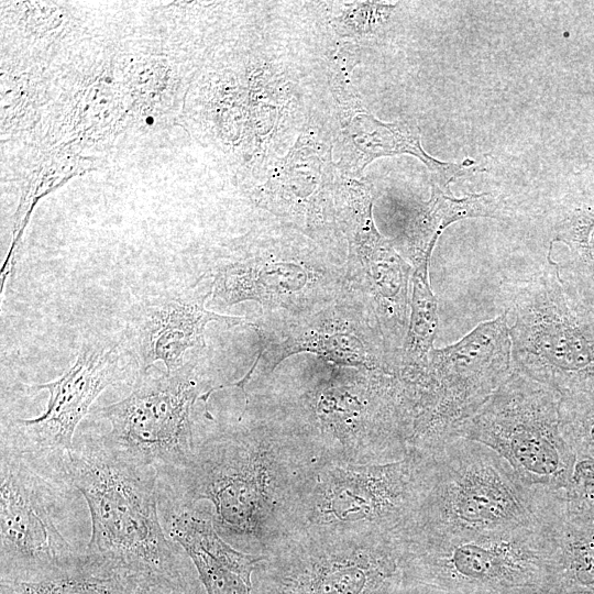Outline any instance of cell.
<instances>
[{"mask_svg":"<svg viewBox=\"0 0 594 594\" xmlns=\"http://www.w3.org/2000/svg\"><path fill=\"white\" fill-rule=\"evenodd\" d=\"M317 463L268 407L195 444L182 469L158 479L162 516L208 501L217 534L239 551L270 557L289 540L300 491Z\"/></svg>","mask_w":594,"mask_h":594,"instance_id":"cell-1","label":"cell"},{"mask_svg":"<svg viewBox=\"0 0 594 594\" xmlns=\"http://www.w3.org/2000/svg\"><path fill=\"white\" fill-rule=\"evenodd\" d=\"M328 364L283 391L268 408L317 464L405 458L409 425L398 376Z\"/></svg>","mask_w":594,"mask_h":594,"instance_id":"cell-2","label":"cell"},{"mask_svg":"<svg viewBox=\"0 0 594 594\" xmlns=\"http://www.w3.org/2000/svg\"><path fill=\"white\" fill-rule=\"evenodd\" d=\"M66 470L90 513L86 552L201 592L190 558L161 524L154 469L122 458L99 439H85L74 442Z\"/></svg>","mask_w":594,"mask_h":594,"instance_id":"cell-3","label":"cell"},{"mask_svg":"<svg viewBox=\"0 0 594 594\" xmlns=\"http://www.w3.org/2000/svg\"><path fill=\"white\" fill-rule=\"evenodd\" d=\"M422 497L399 541H450L540 526L558 514L561 498L526 485L488 447L454 438L426 454Z\"/></svg>","mask_w":594,"mask_h":594,"instance_id":"cell-4","label":"cell"},{"mask_svg":"<svg viewBox=\"0 0 594 594\" xmlns=\"http://www.w3.org/2000/svg\"><path fill=\"white\" fill-rule=\"evenodd\" d=\"M427 469L417 451L389 462L316 464L297 499L288 542L397 535L422 497Z\"/></svg>","mask_w":594,"mask_h":594,"instance_id":"cell-5","label":"cell"},{"mask_svg":"<svg viewBox=\"0 0 594 594\" xmlns=\"http://www.w3.org/2000/svg\"><path fill=\"white\" fill-rule=\"evenodd\" d=\"M557 516L540 526L458 540H396L402 573L443 594H551L559 585Z\"/></svg>","mask_w":594,"mask_h":594,"instance_id":"cell-6","label":"cell"},{"mask_svg":"<svg viewBox=\"0 0 594 594\" xmlns=\"http://www.w3.org/2000/svg\"><path fill=\"white\" fill-rule=\"evenodd\" d=\"M562 399L542 383L506 378L459 428L457 438L482 443L528 486L561 495L575 464L564 436Z\"/></svg>","mask_w":594,"mask_h":594,"instance_id":"cell-7","label":"cell"},{"mask_svg":"<svg viewBox=\"0 0 594 594\" xmlns=\"http://www.w3.org/2000/svg\"><path fill=\"white\" fill-rule=\"evenodd\" d=\"M75 491L66 463L0 449V581L42 576L81 552L58 527Z\"/></svg>","mask_w":594,"mask_h":594,"instance_id":"cell-8","label":"cell"},{"mask_svg":"<svg viewBox=\"0 0 594 594\" xmlns=\"http://www.w3.org/2000/svg\"><path fill=\"white\" fill-rule=\"evenodd\" d=\"M208 385L196 362L139 372L127 397L100 409L110 429L99 440L158 479L182 469L195 451L191 410L198 398L207 403Z\"/></svg>","mask_w":594,"mask_h":594,"instance_id":"cell-9","label":"cell"},{"mask_svg":"<svg viewBox=\"0 0 594 594\" xmlns=\"http://www.w3.org/2000/svg\"><path fill=\"white\" fill-rule=\"evenodd\" d=\"M210 288L212 302L231 307L255 301L264 317L310 314L349 292L344 264L276 240L218 265Z\"/></svg>","mask_w":594,"mask_h":594,"instance_id":"cell-10","label":"cell"},{"mask_svg":"<svg viewBox=\"0 0 594 594\" xmlns=\"http://www.w3.org/2000/svg\"><path fill=\"white\" fill-rule=\"evenodd\" d=\"M254 594H375L402 573L393 536L302 537L261 561Z\"/></svg>","mask_w":594,"mask_h":594,"instance_id":"cell-11","label":"cell"},{"mask_svg":"<svg viewBox=\"0 0 594 594\" xmlns=\"http://www.w3.org/2000/svg\"><path fill=\"white\" fill-rule=\"evenodd\" d=\"M252 327L258 336V353L249 372L234 384L244 393L253 375H268L285 359L299 353H312L338 366L396 375L385 360L380 328L350 290L314 312L263 317Z\"/></svg>","mask_w":594,"mask_h":594,"instance_id":"cell-12","label":"cell"},{"mask_svg":"<svg viewBox=\"0 0 594 594\" xmlns=\"http://www.w3.org/2000/svg\"><path fill=\"white\" fill-rule=\"evenodd\" d=\"M119 375L117 345L82 344L74 363L51 382L24 387L30 393L48 392L45 410L33 418L2 422L1 449L21 455L65 462L76 428L96 398Z\"/></svg>","mask_w":594,"mask_h":594,"instance_id":"cell-13","label":"cell"},{"mask_svg":"<svg viewBox=\"0 0 594 594\" xmlns=\"http://www.w3.org/2000/svg\"><path fill=\"white\" fill-rule=\"evenodd\" d=\"M336 215L348 241L344 263L349 290L365 305L383 337L405 328L408 265L378 233L372 199L362 186H344L337 196Z\"/></svg>","mask_w":594,"mask_h":594,"instance_id":"cell-14","label":"cell"},{"mask_svg":"<svg viewBox=\"0 0 594 594\" xmlns=\"http://www.w3.org/2000/svg\"><path fill=\"white\" fill-rule=\"evenodd\" d=\"M211 288L199 293L158 296L135 304L129 311L125 339L131 353L144 372L162 362L167 372L182 367L189 349L206 346L205 331L210 321L227 326H252L243 317L219 315L206 308Z\"/></svg>","mask_w":594,"mask_h":594,"instance_id":"cell-15","label":"cell"},{"mask_svg":"<svg viewBox=\"0 0 594 594\" xmlns=\"http://www.w3.org/2000/svg\"><path fill=\"white\" fill-rule=\"evenodd\" d=\"M0 594H202L85 550L42 576L0 581Z\"/></svg>","mask_w":594,"mask_h":594,"instance_id":"cell-16","label":"cell"},{"mask_svg":"<svg viewBox=\"0 0 594 594\" xmlns=\"http://www.w3.org/2000/svg\"><path fill=\"white\" fill-rule=\"evenodd\" d=\"M167 535L190 558L207 594H252V573L266 559L227 543L215 530L206 510L198 507L164 518Z\"/></svg>","mask_w":594,"mask_h":594,"instance_id":"cell-17","label":"cell"},{"mask_svg":"<svg viewBox=\"0 0 594 594\" xmlns=\"http://www.w3.org/2000/svg\"><path fill=\"white\" fill-rule=\"evenodd\" d=\"M499 202L491 193L454 198L449 186L432 182L431 198L415 210L404 233V244L414 266L429 263L438 238L450 223L464 218L492 217Z\"/></svg>","mask_w":594,"mask_h":594,"instance_id":"cell-18","label":"cell"},{"mask_svg":"<svg viewBox=\"0 0 594 594\" xmlns=\"http://www.w3.org/2000/svg\"><path fill=\"white\" fill-rule=\"evenodd\" d=\"M348 128L362 168L376 157L407 153L421 160L432 173V182L443 186L476 168L471 160L444 163L431 157L422 150L417 131L404 122L385 123L369 113H360Z\"/></svg>","mask_w":594,"mask_h":594,"instance_id":"cell-19","label":"cell"},{"mask_svg":"<svg viewBox=\"0 0 594 594\" xmlns=\"http://www.w3.org/2000/svg\"><path fill=\"white\" fill-rule=\"evenodd\" d=\"M562 408L563 432L575 453V464L561 493L568 512L594 520V397Z\"/></svg>","mask_w":594,"mask_h":594,"instance_id":"cell-20","label":"cell"},{"mask_svg":"<svg viewBox=\"0 0 594 594\" xmlns=\"http://www.w3.org/2000/svg\"><path fill=\"white\" fill-rule=\"evenodd\" d=\"M429 263L415 266L409 327L397 376L403 386L417 381L428 367L438 329V306L428 279Z\"/></svg>","mask_w":594,"mask_h":594,"instance_id":"cell-21","label":"cell"},{"mask_svg":"<svg viewBox=\"0 0 594 594\" xmlns=\"http://www.w3.org/2000/svg\"><path fill=\"white\" fill-rule=\"evenodd\" d=\"M559 584L594 588V520L568 512L553 522Z\"/></svg>","mask_w":594,"mask_h":594,"instance_id":"cell-22","label":"cell"},{"mask_svg":"<svg viewBox=\"0 0 594 594\" xmlns=\"http://www.w3.org/2000/svg\"><path fill=\"white\" fill-rule=\"evenodd\" d=\"M557 240L575 245L594 268V200L578 207Z\"/></svg>","mask_w":594,"mask_h":594,"instance_id":"cell-23","label":"cell"},{"mask_svg":"<svg viewBox=\"0 0 594 594\" xmlns=\"http://www.w3.org/2000/svg\"><path fill=\"white\" fill-rule=\"evenodd\" d=\"M375 594H443L440 591L413 581L400 573Z\"/></svg>","mask_w":594,"mask_h":594,"instance_id":"cell-24","label":"cell"},{"mask_svg":"<svg viewBox=\"0 0 594 594\" xmlns=\"http://www.w3.org/2000/svg\"><path fill=\"white\" fill-rule=\"evenodd\" d=\"M551 594H594V588L559 584Z\"/></svg>","mask_w":594,"mask_h":594,"instance_id":"cell-25","label":"cell"},{"mask_svg":"<svg viewBox=\"0 0 594 594\" xmlns=\"http://www.w3.org/2000/svg\"><path fill=\"white\" fill-rule=\"evenodd\" d=\"M145 121H146V123L152 124L153 123V118L148 117V118H146Z\"/></svg>","mask_w":594,"mask_h":594,"instance_id":"cell-26","label":"cell"}]
</instances>
